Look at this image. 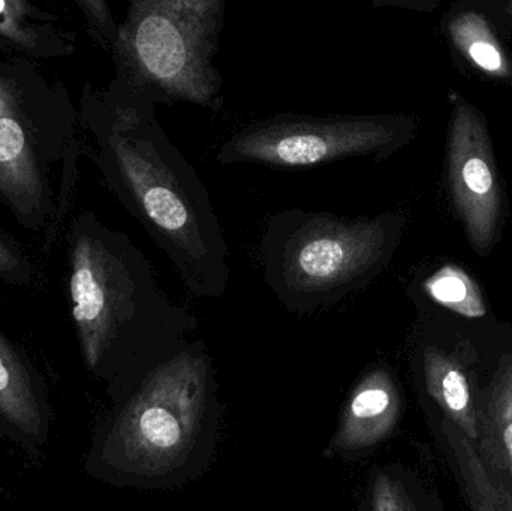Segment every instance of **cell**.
Returning a JSON list of instances; mask_svg holds the SVG:
<instances>
[{
    "label": "cell",
    "instance_id": "obj_1",
    "mask_svg": "<svg viewBox=\"0 0 512 511\" xmlns=\"http://www.w3.org/2000/svg\"><path fill=\"white\" fill-rule=\"evenodd\" d=\"M156 105L149 93L120 78L90 96L87 119L98 138L99 168L189 293L222 299L231 275L224 228L209 189L165 134Z\"/></svg>",
    "mask_w": 512,
    "mask_h": 511
},
{
    "label": "cell",
    "instance_id": "obj_2",
    "mask_svg": "<svg viewBox=\"0 0 512 511\" xmlns=\"http://www.w3.org/2000/svg\"><path fill=\"white\" fill-rule=\"evenodd\" d=\"M66 299L84 369L116 401L183 347L198 318L171 302L128 234L81 212L65 231Z\"/></svg>",
    "mask_w": 512,
    "mask_h": 511
},
{
    "label": "cell",
    "instance_id": "obj_3",
    "mask_svg": "<svg viewBox=\"0 0 512 511\" xmlns=\"http://www.w3.org/2000/svg\"><path fill=\"white\" fill-rule=\"evenodd\" d=\"M221 425L215 360L203 339H189L111 401L93 429L84 473L114 488H180L209 473Z\"/></svg>",
    "mask_w": 512,
    "mask_h": 511
},
{
    "label": "cell",
    "instance_id": "obj_4",
    "mask_svg": "<svg viewBox=\"0 0 512 511\" xmlns=\"http://www.w3.org/2000/svg\"><path fill=\"white\" fill-rule=\"evenodd\" d=\"M402 224L397 213L346 218L297 207L277 212L259 243L265 284L292 314L330 308L381 272Z\"/></svg>",
    "mask_w": 512,
    "mask_h": 511
},
{
    "label": "cell",
    "instance_id": "obj_5",
    "mask_svg": "<svg viewBox=\"0 0 512 511\" xmlns=\"http://www.w3.org/2000/svg\"><path fill=\"white\" fill-rule=\"evenodd\" d=\"M113 59L116 78L140 87L158 104L221 110L224 80L215 66L225 0H128Z\"/></svg>",
    "mask_w": 512,
    "mask_h": 511
},
{
    "label": "cell",
    "instance_id": "obj_6",
    "mask_svg": "<svg viewBox=\"0 0 512 511\" xmlns=\"http://www.w3.org/2000/svg\"><path fill=\"white\" fill-rule=\"evenodd\" d=\"M415 125L399 114H273L234 132L216 161L304 170L352 158L385 159L411 140Z\"/></svg>",
    "mask_w": 512,
    "mask_h": 511
},
{
    "label": "cell",
    "instance_id": "obj_7",
    "mask_svg": "<svg viewBox=\"0 0 512 511\" xmlns=\"http://www.w3.org/2000/svg\"><path fill=\"white\" fill-rule=\"evenodd\" d=\"M59 159L47 147L23 87L0 69V201L20 227L44 237L45 251L60 233L48 170Z\"/></svg>",
    "mask_w": 512,
    "mask_h": 511
},
{
    "label": "cell",
    "instance_id": "obj_8",
    "mask_svg": "<svg viewBox=\"0 0 512 511\" xmlns=\"http://www.w3.org/2000/svg\"><path fill=\"white\" fill-rule=\"evenodd\" d=\"M448 180L475 251L487 254L501 218V185L486 125L477 108L460 99L448 135Z\"/></svg>",
    "mask_w": 512,
    "mask_h": 511
},
{
    "label": "cell",
    "instance_id": "obj_9",
    "mask_svg": "<svg viewBox=\"0 0 512 511\" xmlns=\"http://www.w3.org/2000/svg\"><path fill=\"white\" fill-rule=\"evenodd\" d=\"M53 407L44 375L0 327V435L30 456L50 443Z\"/></svg>",
    "mask_w": 512,
    "mask_h": 511
},
{
    "label": "cell",
    "instance_id": "obj_10",
    "mask_svg": "<svg viewBox=\"0 0 512 511\" xmlns=\"http://www.w3.org/2000/svg\"><path fill=\"white\" fill-rule=\"evenodd\" d=\"M400 410L402 401L393 375L385 366H373L352 387L322 456L355 462L369 455L393 434Z\"/></svg>",
    "mask_w": 512,
    "mask_h": 511
},
{
    "label": "cell",
    "instance_id": "obj_11",
    "mask_svg": "<svg viewBox=\"0 0 512 511\" xmlns=\"http://www.w3.org/2000/svg\"><path fill=\"white\" fill-rule=\"evenodd\" d=\"M0 41L32 57L71 53L72 36L32 0H0Z\"/></svg>",
    "mask_w": 512,
    "mask_h": 511
},
{
    "label": "cell",
    "instance_id": "obj_12",
    "mask_svg": "<svg viewBox=\"0 0 512 511\" xmlns=\"http://www.w3.org/2000/svg\"><path fill=\"white\" fill-rule=\"evenodd\" d=\"M421 371L424 386L445 419L454 423L469 440H478L477 413L468 377L459 362L445 351L426 347L421 354Z\"/></svg>",
    "mask_w": 512,
    "mask_h": 511
},
{
    "label": "cell",
    "instance_id": "obj_13",
    "mask_svg": "<svg viewBox=\"0 0 512 511\" xmlns=\"http://www.w3.org/2000/svg\"><path fill=\"white\" fill-rule=\"evenodd\" d=\"M448 35L468 62L490 77L512 80V62L486 17L463 11L451 18Z\"/></svg>",
    "mask_w": 512,
    "mask_h": 511
},
{
    "label": "cell",
    "instance_id": "obj_14",
    "mask_svg": "<svg viewBox=\"0 0 512 511\" xmlns=\"http://www.w3.org/2000/svg\"><path fill=\"white\" fill-rule=\"evenodd\" d=\"M442 431L459 462L463 479L468 486L472 509L493 511L512 510V492L499 485L484 468L468 437L450 420H442Z\"/></svg>",
    "mask_w": 512,
    "mask_h": 511
},
{
    "label": "cell",
    "instance_id": "obj_15",
    "mask_svg": "<svg viewBox=\"0 0 512 511\" xmlns=\"http://www.w3.org/2000/svg\"><path fill=\"white\" fill-rule=\"evenodd\" d=\"M430 299L466 318H481L487 306L471 276L457 266H444L423 284Z\"/></svg>",
    "mask_w": 512,
    "mask_h": 511
},
{
    "label": "cell",
    "instance_id": "obj_16",
    "mask_svg": "<svg viewBox=\"0 0 512 511\" xmlns=\"http://www.w3.org/2000/svg\"><path fill=\"white\" fill-rule=\"evenodd\" d=\"M493 440L499 459L512 477V360L508 359L496 375L490 407Z\"/></svg>",
    "mask_w": 512,
    "mask_h": 511
},
{
    "label": "cell",
    "instance_id": "obj_17",
    "mask_svg": "<svg viewBox=\"0 0 512 511\" xmlns=\"http://www.w3.org/2000/svg\"><path fill=\"white\" fill-rule=\"evenodd\" d=\"M44 282L29 252L0 228V285L36 288Z\"/></svg>",
    "mask_w": 512,
    "mask_h": 511
},
{
    "label": "cell",
    "instance_id": "obj_18",
    "mask_svg": "<svg viewBox=\"0 0 512 511\" xmlns=\"http://www.w3.org/2000/svg\"><path fill=\"white\" fill-rule=\"evenodd\" d=\"M75 3L83 12L87 29H89L93 41L104 50H113L117 32H119V24L114 20L108 0H75Z\"/></svg>",
    "mask_w": 512,
    "mask_h": 511
},
{
    "label": "cell",
    "instance_id": "obj_19",
    "mask_svg": "<svg viewBox=\"0 0 512 511\" xmlns=\"http://www.w3.org/2000/svg\"><path fill=\"white\" fill-rule=\"evenodd\" d=\"M369 509L375 511L415 510L414 503L403 489L402 483L385 471L375 474L370 483Z\"/></svg>",
    "mask_w": 512,
    "mask_h": 511
},
{
    "label": "cell",
    "instance_id": "obj_20",
    "mask_svg": "<svg viewBox=\"0 0 512 511\" xmlns=\"http://www.w3.org/2000/svg\"><path fill=\"white\" fill-rule=\"evenodd\" d=\"M360 2H369L372 5H400L403 0H360Z\"/></svg>",
    "mask_w": 512,
    "mask_h": 511
},
{
    "label": "cell",
    "instance_id": "obj_21",
    "mask_svg": "<svg viewBox=\"0 0 512 511\" xmlns=\"http://www.w3.org/2000/svg\"><path fill=\"white\" fill-rule=\"evenodd\" d=\"M508 11H510V14H511V17H512V2H511V5H510V8H508Z\"/></svg>",
    "mask_w": 512,
    "mask_h": 511
},
{
    "label": "cell",
    "instance_id": "obj_22",
    "mask_svg": "<svg viewBox=\"0 0 512 511\" xmlns=\"http://www.w3.org/2000/svg\"><path fill=\"white\" fill-rule=\"evenodd\" d=\"M0 479H2V474H0Z\"/></svg>",
    "mask_w": 512,
    "mask_h": 511
}]
</instances>
